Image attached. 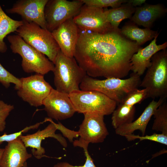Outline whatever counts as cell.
Wrapping results in <instances>:
<instances>
[{
    "label": "cell",
    "instance_id": "1",
    "mask_svg": "<svg viewBox=\"0 0 167 167\" xmlns=\"http://www.w3.org/2000/svg\"><path fill=\"white\" fill-rule=\"evenodd\" d=\"M79 30L74 58L88 75L123 79L128 75L131 58L140 46L121 31L100 33Z\"/></svg>",
    "mask_w": 167,
    "mask_h": 167
},
{
    "label": "cell",
    "instance_id": "2",
    "mask_svg": "<svg viewBox=\"0 0 167 167\" xmlns=\"http://www.w3.org/2000/svg\"><path fill=\"white\" fill-rule=\"evenodd\" d=\"M141 81L140 76L133 73L126 79L111 78L103 80L94 79L87 75L79 88L81 90L99 92L114 101L118 105L122 103L128 93L138 88Z\"/></svg>",
    "mask_w": 167,
    "mask_h": 167
},
{
    "label": "cell",
    "instance_id": "3",
    "mask_svg": "<svg viewBox=\"0 0 167 167\" xmlns=\"http://www.w3.org/2000/svg\"><path fill=\"white\" fill-rule=\"evenodd\" d=\"M54 65L53 72L56 90L68 94L80 90V85L87 75L74 57L66 56L60 50Z\"/></svg>",
    "mask_w": 167,
    "mask_h": 167
},
{
    "label": "cell",
    "instance_id": "4",
    "mask_svg": "<svg viewBox=\"0 0 167 167\" xmlns=\"http://www.w3.org/2000/svg\"><path fill=\"white\" fill-rule=\"evenodd\" d=\"M12 52L22 58L21 66L27 73L35 72L44 75L53 71L54 64L45 55L28 44L17 34L7 37Z\"/></svg>",
    "mask_w": 167,
    "mask_h": 167
},
{
    "label": "cell",
    "instance_id": "5",
    "mask_svg": "<svg viewBox=\"0 0 167 167\" xmlns=\"http://www.w3.org/2000/svg\"><path fill=\"white\" fill-rule=\"evenodd\" d=\"M76 112L105 116L112 113L116 103L103 94L90 90L75 91L69 94Z\"/></svg>",
    "mask_w": 167,
    "mask_h": 167
},
{
    "label": "cell",
    "instance_id": "6",
    "mask_svg": "<svg viewBox=\"0 0 167 167\" xmlns=\"http://www.w3.org/2000/svg\"><path fill=\"white\" fill-rule=\"evenodd\" d=\"M151 64L139 87L146 88L148 98L166 99L167 97V52L165 49L155 54Z\"/></svg>",
    "mask_w": 167,
    "mask_h": 167
},
{
    "label": "cell",
    "instance_id": "7",
    "mask_svg": "<svg viewBox=\"0 0 167 167\" xmlns=\"http://www.w3.org/2000/svg\"><path fill=\"white\" fill-rule=\"evenodd\" d=\"M15 32L27 43L46 55L54 64L60 51L51 32L33 22L23 21Z\"/></svg>",
    "mask_w": 167,
    "mask_h": 167
},
{
    "label": "cell",
    "instance_id": "8",
    "mask_svg": "<svg viewBox=\"0 0 167 167\" xmlns=\"http://www.w3.org/2000/svg\"><path fill=\"white\" fill-rule=\"evenodd\" d=\"M84 4L81 0H48L44 9L47 29L51 32L67 20L73 18Z\"/></svg>",
    "mask_w": 167,
    "mask_h": 167
},
{
    "label": "cell",
    "instance_id": "9",
    "mask_svg": "<svg viewBox=\"0 0 167 167\" xmlns=\"http://www.w3.org/2000/svg\"><path fill=\"white\" fill-rule=\"evenodd\" d=\"M19 79L21 85L17 90L18 96L31 106L38 107L42 105L53 88L44 75L36 74Z\"/></svg>",
    "mask_w": 167,
    "mask_h": 167
},
{
    "label": "cell",
    "instance_id": "10",
    "mask_svg": "<svg viewBox=\"0 0 167 167\" xmlns=\"http://www.w3.org/2000/svg\"><path fill=\"white\" fill-rule=\"evenodd\" d=\"M104 10L103 8L84 4L73 20L78 29L81 30L100 33L115 30L107 21Z\"/></svg>",
    "mask_w": 167,
    "mask_h": 167
},
{
    "label": "cell",
    "instance_id": "11",
    "mask_svg": "<svg viewBox=\"0 0 167 167\" xmlns=\"http://www.w3.org/2000/svg\"><path fill=\"white\" fill-rule=\"evenodd\" d=\"M43 105L49 118L57 120L70 118L76 112L69 95L53 88Z\"/></svg>",
    "mask_w": 167,
    "mask_h": 167
},
{
    "label": "cell",
    "instance_id": "12",
    "mask_svg": "<svg viewBox=\"0 0 167 167\" xmlns=\"http://www.w3.org/2000/svg\"><path fill=\"white\" fill-rule=\"evenodd\" d=\"M48 0H19L11 8L6 10L9 14L20 15L22 20L34 23L41 28H46L44 9Z\"/></svg>",
    "mask_w": 167,
    "mask_h": 167
},
{
    "label": "cell",
    "instance_id": "13",
    "mask_svg": "<svg viewBox=\"0 0 167 167\" xmlns=\"http://www.w3.org/2000/svg\"><path fill=\"white\" fill-rule=\"evenodd\" d=\"M76 131L77 137L89 144L99 143L105 140L109 133L104 121V116L85 114Z\"/></svg>",
    "mask_w": 167,
    "mask_h": 167
},
{
    "label": "cell",
    "instance_id": "14",
    "mask_svg": "<svg viewBox=\"0 0 167 167\" xmlns=\"http://www.w3.org/2000/svg\"><path fill=\"white\" fill-rule=\"evenodd\" d=\"M46 122H49L50 123L42 130H38L36 132L26 135H20L19 138L26 147L32 148V154L37 159H40L44 156L45 153L44 148L41 145L42 140L49 137L53 138L58 141L63 147H66L67 143L65 139L61 135L56 134L57 130L54 122L50 118H46Z\"/></svg>",
    "mask_w": 167,
    "mask_h": 167
},
{
    "label": "cell",
    "instance_id": "15",
    "mask_svg": "<svg viewBox=\"0 0 167 167\" xmlns=\"http://www.w3.org/2000/svg\"><path fill=\"white\" fill-rule=\"evenodd\" d=\"M51 33L61 52L66 56L74 57L79 30L73 18L66 21Z\"/></svg>",
    "mask_w": 167,
    "mask_h": 167
},
{
    "label": "cell",
    "instance_id": "16",
    "mask_svg": "<svg viewBox=\"0 0 167 167\" xmlns=\"http://www.w3.org/2000/svg\"><path fill=\"white\" fill-rule=\"evenodd\" d=\"M19 137L8 142L0 160V167H22L32 157Z\"/></svg>",
    "mask_w": 167,
    "mask_h": 167
},
{
    "label": "cell",
    "instance_id": "17",
    "mask_svg": "<svg viewBox=\"0 0 167 167\" xmlns=\"http://www.w3.org/2000/svg\"><path fill=\"white\" fill-rule=\"evenodd\" d=\"M157 35L150 44L145 47L140 48L132 56L131 60V71L133 73L140 76L151 65L152 56L160 51L166 49L167 42L157 45L156 39Z\"/></svg>",
    "mask_w": 167,
    "mask_h": 167
},
{
    "label": "cell",
    "instance_id": "18",
    "mask_svg": "<svg viewBox=\"0 0 167 167\" xmlns=\"http://www.w3.org/2000/svg\"><path fill=\"white\" fill-rule=\"evenodd\" d=\"M165 99L163 98H159L157 101L153 99L136 120L115 129L116 134L124 136L126 135L132 134L135 130H139L141 132L142 136H144L147 126L151 118L156 110Z\"/></svg>",
    "mask_w": 167,
    "mask_h": 167
},
{
    "label": "cell",
    "instance_id": "19",
    "mask_svg": "<svg viewBox=\"0 0 167 167\" xmlns=\"http://www.w3.org/2000/svg\"><path fill=\"white\" fill-rule=\"evenodd\" d=\"M166 12L167 9L160 4H145L136 7L131 19L134 24L150 28L155 21Z\"/></svg>",
    "mask_w": 167,
    "mask_h": 167
},
{
    "label": "cell",
    "instance_id": "20",
    "mask_svg": "<svg viewBox=\"0 0 167 167\" xmlns=\"http://www.w3.org/2000/svg\"><path fill=\"white\" fill-rule=\"evenodd\" d=\"M120 30L121 33L123 36L135 42L140 46L159 34L157 31L149 28H140L132 23L126 24Z\"/></svg>",
    "mask_w": 167,
    "mask_h": 167
},
{
    "label": "cell",
    "instance_id": "21",
    "mask_svg": "<svg viewBox=\"0 0 167 167\" xmlns=\"http://www.w3.org/2000/svg\"><path fill=\"white\" fill-rule=\"evenodd\" d=\"M135 9L136 7L127 2L117 8L104 10V13L107 21L112 28L120 31L118 26L121 22L124 19L131 18Z\"/></svg>",
    "mask_w": 167,
    "mask_h": 167
},
{
    "label": "cell",
    "instance_id": "22",
    "mask_svg": "<svg viewBox=\"0 0 167 167\" xmlns=\"http://www.w3.org/2000/svg\"><path fill=\"white\" fill-rule=\"evenodd\" d=\"M23 24L22 20H15L9 17L0 5V53H5L7 50L4 38L10 33L16 32Z\"/></svg>",
    "mask_w": 167,
    "mask_h": 167
},
{
    "label": "cell",
    "instance_id": "23",
    "mask_svg": "<svg viewBox=\"0 0 167 167\" xmlns=\"http://www.w3.org/2000/svg\"><path fill=\"white\" fill-rule=\"evenodd\" d=\"M112 114V125L115 129L133 121L135 112V106L128 105L121 103Z\"/></svg>",
    "mask_w": 167,
    "mask_h": 167
},
{
    "label": "cell",
    "instance_id": "24",
    "mask_svg": "<svg viewBox=\"0 0 167 167\" xmlns=\"http://www.w3.org/2000/svg\"><path fill=\"white\" fill-rule=\"evenodd\" d=\"M152 129L167 135V103L165 101L155 111Z\"/></svg>",
    "mask_w": 167,
    "mask_h": 167
},
{
    "label": "cell",
    "instance_id": "25",
    "mask_svg": "<svg viewBox=\"0 0 167 167\" xmlns=\"http://www.w3.org/2000/svg\"><path fill=\"white\" fill-rule=\"evenodd\" d=\"M148 98V93L146 88L135 89L128 93L124 97L121 103L128 105L135 106ZM121 104V103H120Z\"/></svg>",
    "mask_w": 167,
    "mask_h": 167
},
{
    "label": "cell",
    "instance_id": "26",
    "mask_svg": "<svg viewBox=\"0 0 167 167\" xmlns=\"http://www.w3.org/2000/svg\"><path fill=\"white\" fill-rule=\"evenodd\" d=\"M0 83L5 88H8L12 83L15 85V88L18 90L21 87V83L19 79L6 70L0 63Z\"/></svg>",
    "mask_w": 167,
    "mask_h": 167
},
{
    "label": "cell",
    "instance_id": "27",
    "mask_svg": "<svg viewBox=\"0 0 167 167\" xmlns=\"http://www.w3.org/2000/svg\"><path fill=\"white\" fill-rule=\"evenodd\" d=\"M84 4L88 6L103 8L111 7H118L122 4L127 2L126 0H81Z\"/></svg>",
    "mask_w": 167,
    "mask_h": 167
},
{
    "label": "cell",
    "instance_id": "28",
    "mask_svg": "<svg viewBox=\"0 0 167 167\" xmlns=\"http://www.w3.org/2000/svg\"><path fill=\"white\" fill-rule=\"evenodd\" d=\"M124 136L129 141L134 140L137 139H139L140 141L148 140L167 145V135L162 133L157 134L154 133L151 135L142 136H140L139 135H135L132 134L126 135Z\"/></svg>",
    "mask_w": 167,
    "mask_h": 167
},
{
    "label": "cell",
    "instance_id": "29",
    "mask_svg": "<svg viewBox=\"0 0 167 167\" xmlns=\"http://www.w3.org/2000/svg\"><path fill=\"white\" fill-rule=\"evenodd\" d=\"M14 108L13 105L6 103L0 99V132L5 129L6 120Z\"/></svg>",
    "mask_w": 167,
    "mask_h": 167
},
{
    "label": "cell",
    "instance_id": "30",
    "mask_svg": "<svg viewBox=\"0 0 167 167\" xmlns=\"http://www.w3.org/2000/svg\"><path fill=\"white\" fill-rule=\"evenodd\" d=\"M44 122L45 121H44L43 122H38L29 126H27L20 131L12 134L7 135L4 133L3 135L0 136V145L4 142H8L14 140L22 135L23 133L27 132L30 130L37 129L41 124Z\"/></svg>",
    "mask_w": 167,
    "mask_h": 167
},
{
    "label": "cell",
    "instance_id": "31",
    "mask_svg": "<svg viewBox=\"0 0 167 167\" xmlns=\"http://www.w3.org/2000/svg\"><path fill=\"white\" fill-rule=\"evenodd\" d=\"M88 143L85 142L80 139L75 140L73 142V145L75 146L81 147L84 149L86 156L85 162L83 165L84 166V167H96L88 153Z\"/></svg>",
    "mask_w": 167,
    "mask_h": 167
},
{
    "label": "cell",
    "instance_id": "32",
    "mask_svg": "<svg viewBox=\"0 0 167 167\" xmlns=\"http://www.w3.org/2000/svg\"><path fill=\"white\" fill-rule=\"evenodd\" d=\"M146 1L145 0H127V2L131 3L133 6L135 7L137 6H140Z\"/></svg>",
    "mask_w": 167,
    "mask_h": 167
},
{
    "label": "cell",
    "instance_id": "33",
    "mask_svg": "<svg viewBox=\"0 0 167 167\" xmlns=\"http://www.w3.org/2000/svg\"><path fill=\"white\" fill-rule=\"evenodd\" d=\"M54 167H84L83 166H73L66 162H62L57 163Z\"/></svg>",
    "mask_w": 167,
    "mask_h": 167
},
{
    "label": "cell",
    "instance_id": "34",
    "mask_svg": "<svg viewBox=\"0 0 167 167\" xmlns=\"http://www.w3.org/2000/svg\"><path fill=\"white\" fill-rule=\"evenodd\" d=\"M166 151H167L166 150H165L164 151V149L162 150H161V151H160L159 152V153H158V154L161 155V154H162L164 153V152L165 153L166 152ZM156 155H155L154 156H153L152 158L153 157H155L158 156V154L157 153H156Z\"/></svg>",
    "mask_w": 167,
    "mask_h": 167
},
{
    "label": "cell",
    "instance_id": "35",
    "mask_svg": "<svg viewBox=\"0 0 167 167\" xmlns=\"http://www.w3.org/2000/svg\"><path fill=\"white\" fill-rule=\"evenodd\" d=\"M4 150V148H0V160L2 156Z\"/></svg>",
    "mask_w": 167,
    "mask_h": 167
},
{
    "label": "cell",
    "instance_id": "36",
    "mask_svg": "<svg viewBox=\"0 0 167 167\" xmlns=\"http://www.w3.org/2000/svg\"><path fill=\"white\" fill-rule=\"evenodd\" d=\"M22 167H28L27 163L26 162Z\"/></svg>",
    "mask_w": 167,
    "mask_h": 167
}]
</instances>
